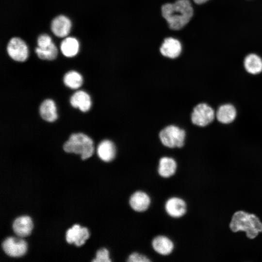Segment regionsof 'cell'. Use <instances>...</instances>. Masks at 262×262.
Masks as SVG:
<instances>
[{
    "instance_id": "cell-1",
    "label": "cell",
    "mask_w": 262,
    "mask_h": 262,
    "mask_svg": "<svg viewBox=\"0 0 262 262\" xmlns=\"http://www.w3.org/2000/svg\"><path fill=\"white\" fill-rule=\"evenodd\" d=\"M162 14L170 29L179 30L185 26L191 19L193 8L189 0H177L167 3L161 8Z\"/></svg>"
},
{
    "instance_id": "cell-2",
    "label": "cell",
    "mask_w": 262,
    "mask_h": 262,
    "mask_svg": "<svg viewBox=\"0 0 262 262\" xmlns=\"http://www.w3.org/2000/svg\"><path fill=\"white\" fill-rule=\"evenodd\" d=\"M229 227L233 232L245 231L250 239L255 238L262 232V223L259 218L253 214L244 211H238L234 213Z\"/></svg>"
},
{
    "instance_id": "cell-3",
    "label": "cell",
    "mask_w": 262,
    "mask_h": 262,
    "mask_svg": "<svg viewBox=\"0 0 262 262\" xmlns=\"http://www.w3.org/2000/svg\"><path fill=\"white\" fill-rule=\"evenodd\" d=\"M64 150L69 153L80 154L81 159L90 157L94 150L93 140L82 133L72 134L63 146Z\"/></svg>"
},
{
    "instance_id": "cell-4",
    "label": "cell",
    "mask_w": 262,
    "mask_h": 262,
    "mask_svg": "<svg viewBox=\"0 0 262 262\" xmlns=\"http://www.w3.org/2000/svg\"><path fill=\"white\" fill-rule=\"evenodd\" d=\"M162 143L169 148H180L184 144L185 131L175 125H169L163 129L159 133Z\"/></svg>"
},
{
    "instance_id": "cell-5",
    "label": "cell",
    "mask_w": 262,
    "mask_h": 262,
    "mask_svg": "<svg viewBox=\"0 0 262 262\" xmlns=\"http://www.w3.org/2000/svg\"><path fill=\"white\" fill-rule=\"evenodd\" d=\"M215 118V112L208 104L201 103L196 105L191 114L192 122L199 127H205L213 122Z\"/></svg>"
},
{
    "instance_id": "cell-6",
    "label": "cell",
    "mask_w": 262,
    "mask_h": 262,
    "mask_svg": "<svg viewBox=\"0 0 262 262\" xmlns=\"http://www.w3.org/2000/svg\"><path fill=\"white\" fill-rule=\"evenodd\" d=\"M7 51L9 56L16 61L24 62L28 56V49L26 44L18 37H13L9 40Z\"/></svg>"
},
{
    "instance_id": "cell-7",
    "label": "cell",
    "mask_w": 262,
    "mask_h": 262,
    "mask_svg": "<svg viewBox=\"0 0 262 262\" xmlns=\"http://www.w3.org/2000/svg\"><path fill=\"white\" fill-rule=\"evenodd\" d=\"M2 248L9 256L18 257L23 256L27 250V244L22 239L8 237L2 242Z\"/></svg>"
},
{
    "instance_id": "cell-8",
    "label": "cell",
    "mask_w": 262,
    "mask_h": 262,
    "mask_svg": "<svg viewBox=\"0 0 262 262\" xmlns=\"http://www.w3.org/2000/svg\"><path fill=\"white\" fill-rule=\"evenodd\" d=\"M167 214L172 218L182 217L186 213L187 205L185 201L179 197L173 196L168 198L164 204Z\"/></svg>"
},
{
    "instance_id": "cell-9",
    "label": "cell",
    "mask_w": 262,
    "mask_h": 262,
    "mask_svg": "<svg viewBox=\"0 0 262 262\" xmlns=\"http://www.w3.org/2000/svg\"><path fill=\"white\" fill-rule=\"evenodd\" d=\"M129 203L133 211L137 212H144L149 207L151 198L147 193L139 190L134 192L131 196Z\"/></svg>"
},
{
    "instance_id": "cell-10",
    "label": "cell",
    "mask_w": 262,
    "mask_h": 262,
    "mask_svg": "<svg viewBox=\"0 0 262 262\" xmlns=\"http://www.w3.org/2000/svg\"><path fill=\"white\" fill-rule=\"evenodd\" d=\"M89 237V233L86 228H82L75 224L72 228L68 229L66 232V240L67 243H74L76 246L83 245Z\"/></svg>"
},
{
    "instance_id": "cell-11",
    "label": "cell",
    "mask_w": 262,
    "mask_h": 262,
    "mask_svg": "<svg viewBox=\"0 0 262 262\" xmlns=\"http://www.w3.org/2000/svg\"><path fill=\"white\" fill-rule=\"evenodd\" d=\"M181 50L180 42L171 37L164 39L160 48V52L163 56L171 59H175L179 56Z\"/></svg>"
},
{
    "instance_id": "cell-12",
    "label": "cell",
    "mask_w": 262,
    "mask_h": 262,
    "mask_svg": "<svg viewBox=\"0 0 262 262\" xmlns=\"http://www.w3.org/2000/svg\"><path fill=\"white\" fill-rule=\"evenodd\" d=\"M71 27V22L70 19L63 15L57 16L52 20L51 29L56 36L64 37L66 36L70 32Z\"/></svg>"
},
{
    "instance_id": "cell-13",
    "label": "cell",
    "mask_w": 262,
    "mask_h": 262,
    "mask_svg": "<svg viewBox=\"0 0 262 262\" xmlns=\"http://www.w3.org/2000/svg\"><path fill=\"white\" fill-rule=\"evenodd\" d=\"M151 245L156 252L163 256L170 254L174 248L173 241L164 235H158L154 237L152 241Z\"/></svg>"
},
{
    "instance_id": "cell-14",
    "label": "cell",
    "mask_w": 262,
    "mask_h": 262,
    "mask_svg": "<svg viewBox=\"0 0 262 262\" xmlns=\"http://www.w3.org/2000/svg\"><path fill=\"white\" fill-rule=\"evenodd\" d=\"M237 115L235 107L229 103L220 106L215 112V117L220 123L228 124L232 122Z\"/></svg>"
},
{
    "instance_id": "cell-15",
    "label": "cell",
    "mask_w": 262,
    "mask_h": 262,
    "mask_svg": "<svg viewBox=\"0 0 262 262\" xmlns=\"http://www.w3.org/2000/svg\"><path fill=\"white\" fill-rule=\"evenodd\" d=\"M70 102L73 107L79 108L83 112L88 111L92 103L90 96L83 91L74 93L70 98Z\"/></svg>"
},
{
    "instance_id": "cell-16",
    "label": "cell",
    "mask_w": 262,
    "mask_h": 262,
    "mask_svg": "<svg viewBox=\"0 0 262 262\" xmlns=\"http://www.w3.org/2000/svg\"><path fill=\"white\" fill-rule=\"evenodd\" d=\"M177 164L171 157H163L159 162L158 173L162 178H168L173 176L176 172Z\"/></svg>"
},
{
    "instance_id": "cell-17",
    "label": "cell",
    "mask_w": 262,
    "mask_h": 262,
    "mask_svg": "<svg viewBox=\"0 0 262 262\" xmlns=\"http://www.w3.org/2000/svg\"><path fill=\"white\" fill-rule=\"evenodd\" d=\"M97 154L99 158L103 161L105 162H111L115 157V146L111 141L104 140L98 145Z\"/></svg>"
},
{
    "instance_id": "cell-18",
    "label": "cell",
    "mask_w": 262,
    "mask_h": 262,
    "mask_svg": "<svg viewBox=\"0 0 262 262\" xmlns=\"http://www.w3.org/2000/svg\"><path fill=\"white\" fill-rule=\"evenodd\" d=\"M12 227L14 232L17 236L25 237L30 234L33 228V223L30 217L22 216L14 220Z\"/></svg>"
},
{
    "instance_id": "cell-19",
    "label": "cell",
    "mask_w": 262,
    "mask_h": 262,
    "mask_svg": "<svg viewBox=\"0 0 262 262\" xmlns=\"http://www.w3.org/2000/svg\"><path fill=\"white\" fill-rule=\"evenodd\" d=\"M244 66L249 74L257 75L262 72V58L255 53H250L244 59Z\"/></svg>"
},
{
    "instance_id": "cell-20",
    "label": "cell",
    "mask_w": 262,
    "mask_h": 262,
    "mask_svg": "<svg viewBox=\"0 0 262 262\" xmlns=\"http://www.w3.org/2000/svg\"><path fill=\"white\" fill-rule=\"evenodd\" d=\"M39 113L44 120L53 122L57 118V109L55 102L50 99L44 100L39 108Z\"/></svg>"
},
{
    "instance_id": "cell-21",
    "label": "cell",
    "mask_w": 262,
    "mask_h": 262,
    "mask_svg": "<svg viewBox=\"0 0 262 262\" xmlns=\"http://www.w3.org/2000/svg\"><path fill=\"white\" fill-rule=\"evenodd\" d=\"M60 49L63 55L66 57L75 56L79 51V42L75 38L66 37L61 43Z\"/></svg>"
},
{
    "instance_id": "cell-22",
    "label": "cell",
    "mask_w": 262,
    "mask_h": 262,
    "mask_svg": "<svg viewBox=\"0 0 262 262\" xmlns=\"http://www.w3.org/2000/svg\"><path fill=\"white\" fill-rule=\"evenodd\" d=\"M63 81L66 86L75 89L82 85L83 80L82 75L79 73L72 70L68 71L65 75Z\"/></svg>"
},
{
    "instance_id": "cell-23",
    "label": "cell",
    "mask_w": 262,
    "mask_h": 262,
    "mask_svg": "<svg viewBox=\"0 0 262 262\" xmlns=\"http://www.w3.org/2000/svg\"><path fill=\"white\" fill-rule=\"evenodd\" d=\"M37 56L41 59L52 60L55 59L58 54V49L55 45L52 44L45 49H40L38 47L35 49Z\"/></svg>"
},
{
    "instance_id": "cell-24",
    "label": "cell",
    "mask_w": 262,
    "mask_h": 262,
    "mask_svg": "<svg viewBox=\"0 0 262 262\" xmlns=\"http://www.w3.org/2000/svg\"><path fill=\"white\" fill-rule=\"evenodd\" d=\"M92 262H111V260L109 256V252L105 248L99 249L96 253V256Z\"/></svg>"
},
{
    "instance_id": "cell-25",
    "label": "cell",
    "mask_w": 262,
    "mask_h": 262,
    "mask_svg": "<svg viewBox=\"0 0 262 262\" xmlns=\"http://www.w3.org/2000/svg\"><path fill=\"white\" fill-rule=\"evenodd\" d=\"M51 37L46 34L39 35L37 38V44L38 47L40 49H45L52 44Z\"/></svg>"
},
{
    "instance_id": "cell-26",
    "label": "cell",
    "mask_w": 262,
    "mask_h": 262,
    "mask_svg": "<svg viewBox=\"0 0 262 262\" xmlns=\"http://www.w3.org/2000/svg\"><path fill=\"white\" fill-rule=\"evenodd\" d=\"M151 260L147 256L137 252L131 253L128 257V262H149Z\"/></svg>"
},
{
    "instance_id": "cell-27",
    "label": "cell",
    "mask_w": 262,
    "mask_h": 262,
    "mask_svg": "<svg viewBox=\"0 0 262 262\" xmlns=\"http://www.w3.org/2000/svg\"><path fill=\"white\" fill-rule=\"evenodd\" d=\"M196 4H202L206 3L209 0H193Z\"/></svg>"
}]
</instances>
